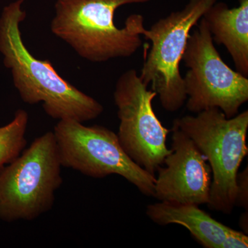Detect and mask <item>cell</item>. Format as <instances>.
Segmentation results:
<instances>
[{
    "label": "cell",
    "instance_id": "obj_8",
    "mask_svg": "<svg viewBox=\"0 0 248 248\" xmlns=\"http://www.w3.org/2000/svg\"><path fill=\"white\" fill-rule=\"evenodd\" d=\"M156 96L134 69L119 78L113 94L121 146L135 164L155 176L171 152L166 145L170 130L162 125L153 109Z\"/></svg>",
    "mask_w": 248,
    "mask_h": 248
},
{
    "label": "cell",
    "instance_id": "obj_12",
    "mask_svg": "<svg viewBox=\"0 0 248 248\" xmlns=\"http://www.w3.org/2000/svg\"><path fill=\"white\" fill-rule=\"evenodd\" d=\"M28 123L27 111L19 109L16 111L14 120L0 127V170L14 161L25 149Z\"/></svg>",
    "mask_w": 248,
    "mask_h": 248
},
{
    "label": "cell",
    "instance_id": "obj_13",
    "mask_svg": "<svg viewBox=\"0 0 248 248\" xmlns=\"http://www.w3.org/2000/svg\"><path fill=\"white\" fill-rule=\"evenodd\" d=\"M236 196L235 207L244 208L246 211L248 209V168L242 172L238 173L236 178Z\"/></svg>",
    "mask_w": 248,
    "mask_h": 248
},
{
    "label": "cell",
    "instance_id": "obj_10",
    "mask_svg": "<svg viewBox=\"0 0 248 248\" xmlns=\"http://www.w3.org/2000/svg\"><path fill=\"white\" fill-rule=\"evenodd\" d=\"M192 203L159 202L148 205L146 215L159 226H184L205 248H247L248 235L217 221Z\"/></svg>",
    "mask_w": 248,
    "mask_h": 248
},
{
    "label": "cell",
    "instance_id": "obj_3",
    "mask_svg": "<svg viewBox=\"0 0 248 248\" xmlns=\"http://www.w3.org/2000/svg\"><path fill=\"white\" fill-rule=\"evenodd\" d=\"M173 125L192 139L206 156L212 172L209 208L231 214L239 169L248 154V110L228 119L219 108H213L178 118Z\"/></svg>",
    "mask_w": 248,
    "mask_h": 248
},
{
    "label": "cell",
    "instance_id": "obj_7",
    "mask_svg": "<svg viewBox=\"0 0 248 248\" xmlns=\"http://www.w3.org/2000/svg\"><path fill=\"white\" fill-rule=\"evenodd\" d=\"M182 61L188 68L183 78L187 110L197 114L217 108L228 119L239 113L248 101V79L223 61L203 17L189 35Z\"/></svg>",
    "mask_w": 248,
    "mask_h": 248
},
{
    "label": "cell",
    "instance_id": "obj_1",
    "mask_svg": "<svg viewBox=\"0 0 248 248\" xmlns=\"http://www.w3.org/2000/svg\"><path fill=\"white\" fill-rule=\"evenodd\" d=\"M24 0L5 6L0 17V53L5 67L11 72L15 87L27 104L42 103L45 112L54 120H73L84 123L94 120L104 107L59 75L48 60L35 58L28 50L20 24L27 13Z\"/></svg>",
    "mask_w": 248,
    "mask_h": 248
},
{
    "label": "cell",
    "instance_id": "obj_4",
    "mask_svg": "<svg viewBox=\"0 0 248 248\" xmlns=\"http://www.w3.org/2000/svg\"><path fill=\"white\" fill-rule=\"evenodd\" d=\"M62 168L53 132L35 139L0 170V219L32 221L50 211L63 183Z\"/></svg>",
    "mask_w": 248,
    "mask_h": 248
},
{
    "label": "cell",
    "instance_id": "obj_2",
    "mask_svg": "<svg viewBox=\"0 0 248 248\" xmlns=\"http://www.w3.org/2000/svg\"><path fill=\"white\" fill-rule=\"evenodd\" d=\"M150 0H57L50 23L54 35L66 42L81 58L92 62L129 58L141 46L144 18L129 16L125 27H116L121 6L145 4Z\"/></svg>",
    "mask_w": 248,
    "mask_h": 248
},
{
    "label": "cell",
    "instance_id": "obj_5",
    "mask_svg": "<svg viewBox=\"0 0 248 248\" xmlns=\"http://www.w3.org/2000/svg\"><path fill=\"white\" fill-rule=\"evenodd\" d=\"M218 0H189L181 11L171 13L141 31L152 42L140 77L143 84H151L165 110L176 112L187 100L184 79L180 73L191 29Z\"/></svg>",
    "mask_w": 248,
    "mask_h": 248
},
{
    "label": "cell",
    "instance_id": "obj_9",
    "mask_svg": "<svg viewBox=\"0 0 248 248\" xmlns=\"http://www.w3.org/2000/svg\"><path fill=\"white\" fill-rule=\"evenodd\" d=\"M172 131L171 152L156 172L153 197L159 202L208 204L212 172L206 156L176 125Z\"/></svg>",
    "mask_w": 248,
    "mask_h": 248
},
{
    "label": "cell",
    "instance_id": "obj_11",
    "mask_svg": "<svg viewBox=\"0 0 248 248\" xmlns=\"http://www.w3.org/2000/svg\"><path fill=\"white\" fill-rule=\"evenodd\" d=\"M213 40L226 47L236 71L248 77V0H239V6L229 8L215 2L203 14Z\"/></svg>",
    "mask_w": 248,
    "mask_h": 248
},
{
    "label": "cell",
    "instance_id": "obj_14",
    "mask_svg": "<svg viewBox=\"0 0 248 248\" xmlns=\"http://www.w3.org/2000/svg\"><path fill=\"white\" fill-rule=\"evenodd\" d=\"M248 211H246V213L243 214L241 217H240L239 221V226L244 230V233L246 234H248Z\"/></svg>",
    "mask_w": 248,
    "mask_h": 248
},
{
    "label": "cell",
    "instance_id": "obj_6",
    "mask_svg": "<svg viewBox=\"0 0 248 248\" xmlns=\"http://www.w3.org/2000/svg\"><path fill=\"white\" fill-rule=\"evenodd\" d=\"M62 167L102 179L117 174L146 197H154L156 177L130 159L117 134L102 125L86 126L73 120H59L54 128Z\"/></svg>",
    "mask_w": 248,
    "mask_h": 248
}]
</instances>
